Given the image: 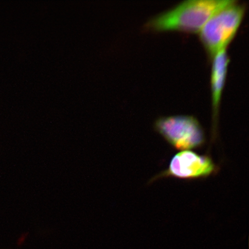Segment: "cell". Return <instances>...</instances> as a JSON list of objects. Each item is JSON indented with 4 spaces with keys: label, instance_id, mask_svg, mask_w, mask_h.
Returning <instances> with one entry per match:
<instances>
[{
    "label": "cell",
    "instance_id": "obj_3",
    "mask_svg": "<svg viewBox=\"0 0 249 249\" xmlns=\"http://www.w3.org/2000/svg\"><path fill=\"white\" fill-rule=\"evenodd\" d=\"M154 129L171 147L179 151L201 148L206 141L203 127L194 116L176 115L160 117L155 121Z\"/></svg>",
    "mask_w": 249,
    "mask_h": 249
},
{
    "label": "cell",
    "instance_id": "obj_5",
    "mask_svg": "<svg viewBox=\"0 0 249 249\" xmlns=\"http://www.w3.org/2000/svg\"><path fill=\"white\" fill-rule=\"evenodd\" d=\"M211 60V89L213 122L211 142H213L216 140L217 136L219 107L230 62L227 48L217 53Z\"/></svg>",
    "mask_w": 249,
    "mask_h": 249
},
{
    "label": "cell",
    "instance_id": "obj_1",
    "mask_svg": "<svg viewBox=\"0 0 249 249\" xmlns=\"http://www.w3.org/2000/svg\"><path fill=\"white\" fill-rule=\"evenodd\" d=\"M233 1L186 0L154 16L146 23V27L156 32L176 31L198 34L212 16Z\"/></svg>",
    "mask_w": 249,
    "mask_h": 249
},
{
    "label": "cell",
    "instance_id": "obj_2",
    "mask_svg": "<svg viewBox=\"0 0 249 249\" xmlns=\"http://www.w3.org/2000/svg\"><path fill=\"white\" fill-rule=\"evenodd\" d=\"M246 10L245 5L233 0L212 16L202 28L199 38L211 60L235 38Z\"/></svg>",
    "mask_w": 249,
    "mask_h": 249
},
{
    "label": "cell",
    "instance_id": "obj_4",
    "mask_svg": "<svg viewBox=\"0 0 249 249\" xmlns=\"http://www.w3.org/2000/svg\"><path fill=\"white\" fill-rule=\"evenodd\" d=\"M219 169L210 156L182 151L174 155L166 169L154 176L149 183L167 178L184 180L206 179L216 175Z\"/></svg>",
    "mask_w": 249,
    "mask_h": 249
}]
</instances>
